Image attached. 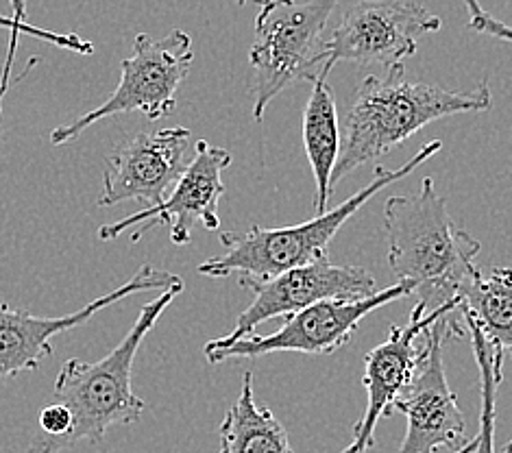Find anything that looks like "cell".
Here are the masks:
<instances>
[{"instance_id":"obj_3","label":"cell","mask_w":512,"mask_h":453,"mask_svg":"<svg viewBox=\"0 0 512 453\" xmlns=\"http://www.w3.org/2000/svg\"><path fill=\"white\" fill-rule=\"evenodd\" d=\"M443 149L438 140L423 144L408 164L399 168H375V177L353 194L351 199L340 203L334 210L325 214H316L301 225L290 227H260L253 225L245 234L227 231L221 234V244L225 251L216 257H210L199 266V273L212 279H223L229 275L253 277V279H271L290 268L306 266L316 260L329 257V244L347 220L356 214L360 207L371 201L377 192L388 188L390 183L404 179L414 168L430 162V159Z\"/></svg>"},{"instance_id":"obj_24","label":"cell","mask_w":512,"mask_h":453,"mask_svg":"<svg viewBox=\"0 0 512 453\" xmlns=\"http://www.w3.org/2000/svg\"><path fill=\"white\" fill-rule=\"evenodd\" d=\"M236 3H238L240 7H245L247 3H253V0H236Z\"/></svg>"},{"instance_id":"obj_17","label":"cell","mask_w":512,"mask_h":453,"mask_svg":"<svg viewBox=\"0 0 512 453\" xmlns=\"http://www.w3.org/2000/svg\"><path fill=\"white\" fill-rule=\"evenodd\" d=\"M460 314L478 327L493 347L512 355V268L497 266L475 273L460 290Z\"/></svg>"},{"instance_id":"obj_13","label":"cell","mask_w":512,"mask_h":453,"mask_svg":"<svg viewBox=\"0 0 512 453\" xmlns=\"http://www.w3.org/2000/svg\"><path fill=\"white\" fill-rule=\"evenodd\" d=\"M190 149L192 131L186 127L138 133L107 157L96 205L138 201L142 210H151L164 203L190 164Z\"/></svg>"},{"instance_id":"obj_6","label":"cell","mask_w":512,"mask_h":453,"mask_svg":"<svg viewBox=\"0 0 512 453\" xmlns=\"http://www.w3.org/2000/svg\"><path fill=\"white\" fill-rule=\"evenodd\" d=\"M194 61L192 38L181 29L155 40L138 33L131 55L120 61V83L114 94L92 112L51 131L53 146L77 140L96 122L118 114L140 112L149 120H162L175 112L177 94Z\"/></svg>"},{"instance_id":"obj_11","label":"cell","mask_w":512,"mask_h":453,"mask_svg":"<svg viewBox=\"0 0 512 453\" xmlns=\"http://www.w3.org/2000/svg\"><path fill=\"white\" fill-rule=\"evenodd\" d=\"M451 314V312H449ZM449 314L441 316L425 334V358L412 384L399 395L393 408L406 416L408 430L395 453H436L441 447L456 451L465 447L467 421L458 408L445 373V345L454 340Z\"/></svg>"},{"instance_id":"obj_4","label":"cell","mask_w":512,"mask_h":453,"mask_svg":"<svg viewBox=\"0 0 512 453\" xmlns=\"http://www.w3.org/2000/svg\"><path fill=\"white\" fill-rule=\"evenodd\" d=\"M184 284L164 290L140 310L136 323L116 349L99 362L70 358L57 373L53 401L70 410L72 427L59 451L79 443H96L109 430L136 423L144 412V401L133 393V362L144 338L160 321L170 303L181 295Z\"/></svg>"},{"instance_id":"obj_23","label":"cell","mask_w":512,"mask_h":453,"mask_svg":"<svg viewBox=\"0 0 512 453\" xmlns=\"http://www.w3.org/2000/svg\"><path fill=\"white\" fill-rule=\"evenodd\" d=\"M502 453H512V436H510V440H508V445L504 447V451Z\"/></svg>"},{"instance_id":"obj_7","label":"cell","mask_w":512,"mask_h":453,"mask_svg":"<svg viewBox=\"0 0 512 453\" xmlns=\"http://www.w3.org/2000/svg\"><path fill=\"white\" fill-rule=\"evenodd\" d=\"M443 22L412 0H360L345 9L332 38L321 44L314 77H329L340 61L380 66L386 72L404 68L417 55L421 35L441 31Z\"/></svg>"},{"instance_id":"obj_15","label":"cell","mask_w":512,"mask_h":453,"mask_svg":"<svg viewBox=\"0 0 512 453\" xmlns=\"http://www.w3.org/2000/svg\"><path fill=\"white\" fill-rule=\"evenodd\" d=\"M310 83L312 92L303 112V146L314 175V210L316 214H325L334 192L332 177L343 138H340L336 103L327 79L314 77Z\"/></svg>"},{"instance_id":"obj_2","label":"cell","mask_w":512,"mask_h":453,"mask_svg":"<svg viewBox=\"0 0 512 453\" xmlns=\"http://www.w3.org/2000/svg\"><path fill=\"white\" fill-rule=\"evenodd\" d=\"M493 107L489 81L469 92L445 90L441 85L404 79V68L386 77H367L351 99L345 136L332 183L338 186L360 166L395 151L414 133L447 116L486 112Z\"/></svg>"},{"instance_id":"obj_20","label":"cell","mask_w":512,"mask_h":453,"mask_svg":"<svg viewBox=\"0 0 512 453\" xmlns=\"http://www.w3.org/2000/svg\"><path fill=\"white\" fill-rule=\"evenodd\" d=\"M467 14H469V29L478 31L482 35H489L493 40L512 44V27L506 22H502L499 18H495L493 14H489L482 5L480 0H465Z\"/></svg>"},{"instance_id":"obj_10","label":"cell","mask_w":512,"mask_h":453,"mask_svg":"<svg viewBox=\"0 0 512 453\" xmlns=\"http://www.w3.org/2000/svg\"><path fill=\"white\" fill-rule=\"evenodd\" d=\"M231 153L221 146H214L207 140L194 142V157L190 159L184 175L179 177L175 188L170 190L164 203L140 210L118 223H109L99 229V238L103 242L116 240L123 236L129 227H138L131 236V244H136L146 231L155 227L170 229V242L184 247L192 240V231L201 225L207 231H216L221 227L218 216V203L225 194L223 173L231 166Z\"/></svg>"},{"instance_id":"obj_16","label":"cell","mask_w":512,"mask_h":453,"mask_svg":"<svg viewBox=\"0 0 512 453\" xmlns=\"http://www.w3.org/2000/svg\"><path fill=\"white\" fill-rule=\"evenodd\" d=\"M218 453H295L277 416L258 406L253 393V373L242 375L240 395L221 423Z\"/></svg>"},{"instance_id":"obj_9","label":"cell","mask_w":512,"mask_h":453,"mask_svg":"<svg viewBox=\"0 0 512 453\" xmlns=\"http://www.w3.org/2000/svg\"><path fill=\"white\" fill-rule=\"evenodd\" d=\"M238 284L253 292V301L240 314L236 327L227 336L210 340L207 345H231V342L251 336L271 318H288L325 299H367L377 292L375 277L367 268L334 264L329 262V257L290 268L271 279L238 277Z\"/></svg>"},{"instance_id":"obj_12","label":"cell","mask_w":512,"mask_h":453,"mask_svg":"<svg viewBox=\"0 0 512 453\" xmlns=\"http://www.w3.org/2000/svg\"><path fill=\"white\" fill-rule=\"evenodd\" d=\"M179 284H184V279L179 275L144 264L123 286L94 299L79 312L66 316H35L27 310H16L9 308L7 303H0V388L9 379H14L20 373L35 371L46 358H51V340L55 336L88 323L90 318L109 308V305L138 295V292L168 290Z\"/></svg>"},{"instance_id":"obj_25","label":"cell","mask_w":512,"mask_h":453,"mask_svg":"<svg viewBox=\"0 0 512 453\" xmlns=\"http://www.w3.org/2000/svg\"><path fill=\"white\" fill-rule=\"evenodd\" d=\"M0 116H3V112H0Z\"/></svg>"},{"instance_id":"obj_1","label":"cell","mask_w":512,"mask_h":453,"mask_svg":"<svg viewBox=\"0 0 512 453\" xmlns=\"http://www.w3.org/2000/svg\"><path fill=\"white\" fill-rule=\"evenodd\" d=\"M384 223L390 271L397 284L412 286V297L425 312L458 299L462 286L480 273L475 257L482 244L451 220L432 177H425L417 192L388 197Z\"/></svg>"},{"instance_id":"obj_5","label":"cell","mask_w":512,"mask_h":453,"mask_svg":"<svg viewBox=\"0 0 512 453\" xmlns=\"http://www.w3.org/2000/svg\"><path fill=\"white\" fill-rule=\"evenodd\" d=\"M255 38L249 51L253 68V118L262 120L275 96L299 79L314 75L321 35L340 0H255Z\"/></svg>"},{"instance_id":"obj_22","label":"cell","mask_w":512,"mask_h":453,"mask_svg":"<svg viewBox=\"0 0 512 453\" xmlns=\"http://www.w3.org/2000/svg\"><path fill=\"white\" fill-rule=\"evenodd\" d=\"M473 445H475V440H469V443H467L465 447H460V449L451 451V453H471V451H473Z\"/></svg>"},{"instance_id":"obj_8","label":"cell","mask_w":512,"mask_h":453,"mask_svg":"<svg viewBox=\"0 0 512 453\" xmlns=\"http://www.w3.org/2000/svg\"><path fill=\"white\" fill-rule=\"evenodd\" d=\"M404 297H412V286H388L367 299H325L288 316L284 327L268 336L251 334L225 347L205 345V358L210 364H221L227 360H251L260 358V355L286 351L310 355L334 353L349 345L362 318Z\"/></svg>"},{"instance_id":"obj_19","label":"cell","mask_w":512,"mask_h":453,"mask_svg":"<svg viewBox=\"0 0 512 453\" xmlns=\"http://www.w3.org/2000/svg\"><path fill=\"white\" fill-rule=\"evenodd\" d=\"M0 29H7L11 33L9 38V48H7V59L3 72H0V105H3L5 94L11 88V70H14V61H16V48H18V38L20 35H29V38L42 40L46 44H53L57 48H64V51L70 53H79V55H92L94 53V44L83 40L77 33H55L48 29L35 27L31 22H20L14 16H3L0 14ZM3 112V107H0Z\"/></svg>"},{"instance_id":"obj_18","label":"cell","mask_w":512,"mask_h":453,"mask_svg":"<svg viewBox=\"0 0 512 453\" xmlns=\"http://www.w3.org/2000/svg\"><path fill=\"white\" fill-rule=\"evenodd\" d=\"M467 325V334L473 340L475 362L480 371V430L475 436V445L471 453H495V419H497V388L504 379V351L493 347L482 336L478 327Z\"/></svg>"},{"instance_id":"obj_14","label":"cell","mask_w":512,"mask_h":453,"mask_svg":"<svg viewBox=\"0 0 512 453\" xmlns=\"http://www.w3.org/2000/svg\"><path fill=\"white\" fill-rule=\"evenodd\" d=\"M460 301H447L441 308L425 312L417 303L406 327L393 325L388 338L364 355L362 386L367 388V410L362 419L353 425V440L343 453H367L375 445V427L382 416L393 408L399 395L412 384L419 366L425 358V334L438 318L458 312Z\"/></svg>"},{"instance_id":"obj_21","label":"cell","mask_w":512,"mask_h":453,"mask_svg":"<svg viewBox=\"0 0 512 453\" xmlns=\"http://www.w3.org/2000/svg\"><path fill=\"white\" fill-rule=\"evenodd\" d=\"M11 5V16L20 22H29L27 18V0H9Z\"/></svg>"}]
</instances>
